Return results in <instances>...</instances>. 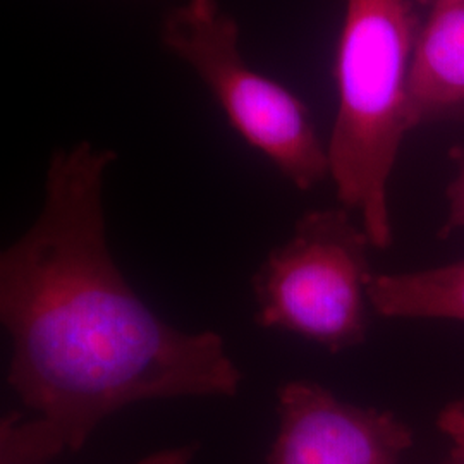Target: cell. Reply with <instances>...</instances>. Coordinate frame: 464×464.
<instances>
[{
	"instance_id": "obj_1",
	"label": "cell",
	"mask_w": 464,
	"mask_h": 464,
	"mask_svg": "<svg viewBox=\"0 0 464 464\" xmlns=\"http://www.w3.org/2000/svg\"><path fill=\"white\" fill-rule=\"evenodd\" d=\"M114 160L90 141L53 151L40 214L0 255L7 383L64 454L126 406L232 398L243 382L222 335L169 325L121 272L103 205Z\"/></svg>"
},
{
	"instance_id": "obj_2",
	"label": "cell",
	"mask_w": 464,
	"mask_h": 464,
	"mask_svg": "<svg viewBox=\"0 0 464 464\" xmlns=\"http://www.w3.org/2000/svg\"><path fill=\"white\" fill-rule=\"evenodd\" d=\"M420 28L415 0H346L327 153L337 197L360 214L373 248L392 243L387 186L413 130L408 86Z\"/></svg>"
},
{
	"instance_id": "obj_3",
	"label": "cell",
	"mask_w": 464,
	"mask_h": 464,
	"mask_svg": "<svg viewBox=\"0 0 464 464\" xmlns=\"http://www.w3.org/2000/svg\"><path fill=\"white\" fill-rule=\"evenodd\" d=\"M160 40L208 88L234 131L258 150L285 179L310 191L331 178L304 102L249 66L239 49V24L218 0H188L170 9Z\"/></svg>"
},
{
	"instance_id": "obj_4",
	"label": "cell",
	"mask_w": 464,
	"mask_h": 464,
	"mask_svg": "<svg viewBox=\"0 0 464 464\" xmlns=\"http://www.w3.org/2000/svg\"><path fill=\"white\" fill-rule=\"evenodd\" d=\"M370 248L368 234L348 208L306 212L251 279L255 322L301 335L329 353L360 346L368 331Z\"/></svg>"
},
{
	"instance_id": "obj_5",
	"label": "cell",
	"mask_w": 464,
	"mask_h": 464,
	"mask_svg": "<svg viewBox=\"0 0 464 464\" xmlns=\"http://www.w3.org/2000/svg\"><path fill=\"white\" fill-rule=\"evenodd\" d=\"M279 429L266 464H401L413 430L399 418L335 398L315 382L277 392Z\"/></svg>"
},
{
	"instance_id": "obj_6",
	"label": "cell",
	"mask_w": 464,
	"mask_h": 464,
	"mask_svg": "<svg viewBox=\"0 0 464 464\" xmlns=\"http://www.w3.org/2000/svg\"><path fill=\"white\" fill-rule=\"evenodd\" d=\"M410 122L464 126V0H439L421 24L410 71Z\"/></svg>"
},
{
	"instance_id": "obj_7",
	"label": "cell",
	"mask_w": 464,
	"mask_h": 464,
	"mask_svg": "<svg viewBox=\"0 0 464 464\" xmlns=\"http://www.w3.org/2000/svg\"><path fill=\"white\" fill-rule=\"evenodd\" d=\"M372 308L385 318H446L464 322V258L410 274L373 276Z\"/></svg>"
},
{
	"instance_id": "obj_8",
	"label": "cell",
	"mask_w": 464,
	"mask_h": 464,
	"mask_svg": "<svg viewBox=\"0 0 464 464\" xmlns=\"http://www.w3.org/2000/svg\"><path fill=\"white\" fill-rule=\"evenodd\" d=\"M449 157L456 166V178L449 184L446 191L449 203L448 220L439 232L440 237H448L449 234L464 229V145L452 147Z\"/></svg>"
},
{
	"instance_id": "obj_9",
	"label": "cell",
	"mask_w": 464,
	"mask_h": 464,
	"mask_svg": "<svg viewBox=\"0 0 464 464\" xmlns=\"http://www.w3.org/2000/svg\"><path fill=\"white\" fill-rule=\"evenodd\" d=\"M437 427L452 440V452L464 461V398L449 402L437 416Z\"/></svg>"
},
{
	"instance_id": "obj_10",
	"label": "cell",
	"mask_w": 464,
	"mask_h": 464,
	"mask_svg": "<svg viewBox=\"0 0 464 464\" xmlns=\"http://www.w3.org/2000/svg\"><path fill=\"white\" fill-rule=\"evenodd\" d=\"M197 444H184L178 448H167L150 454L136 464H191L197 456Z\"/></svg>"
},
{
	"instance_id": "obj_11",
	"label": "cell",
	"mask_w": 464,
	"mask_h": 464,
	"mask_svg": "<svg viewBox=\"0 0 464 464\" xmlns=\"http://www.w3.org/2000/svg\"><path fill=\"white\" fill-rule=\"evenodd\" d=\"M446 464H464V461L461 458H458L454 452H450V458L446 461Z\"/></svg>"
},
{
	"instance_id": "obj_12",
	"label": "cell",
	"mask_w": 464,
	"mask_h": 464,
	"mask_svg": "<svg viewBox=\"0 0 464 464\" xmlns=\"http://www.w3.org/2000/svg\"><path fill=\"white\" fill-rule=\"evenodd\" d=\"M415 2H418V4H423V5H429V7H431L435 2H439V0H415Z\"/></svg>"
}]
</instances>
